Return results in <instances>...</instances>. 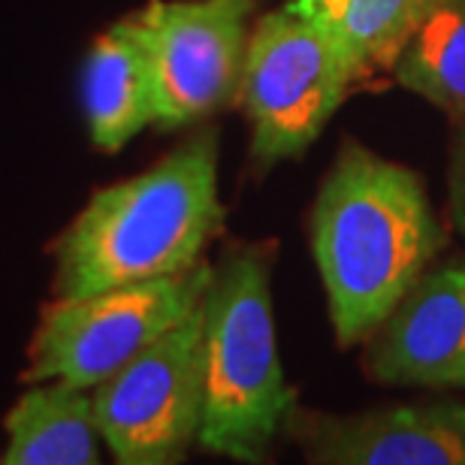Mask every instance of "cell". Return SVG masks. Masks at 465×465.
Listing matches in <instances>:
<instances>
[{"mask_svg":"<svg viewBox=\"0 0 465 465\" xmlns=\"http://www.w3.org/2000/svg\"><path fill=\"white\" fill-rule=\"evenodd\" d=\"M441 245L420 175L348 139L312 209V251L339 345L375 336Z\"/></svg>","mask_w":465,"mask_h":465,"instance_id":"6da1fadb","label":"cell"},{"mask_svg":"<svg viewBox=\"0 0 465 465\" xmlns=\"http://www.w3.org/2000/svg\"><path fill=\"white\" fill-rule=\"evenodd\" d=\"M221 221L218 139L203 130L148 173L88 200L58 242V296L188 272Z\"/></svg>","mask_w":465,"mask_h":465,"instance_id":"7a4b0ae2","label":"cell"},{"mask_svg":"<svg viewBox=\"0 0 465 465\" xmlns=\"http://www.w3.org/2000/svg\"><path fill=\"white\" fill-rule=\"evenodd\" d=\"M269 266V245L230 251L203 300L206 362L197 441L236 462L263 460L296 408V390L278 357Z\"/></svg>","mask_w":465,"mask_h":465,"instance_id":"3957f363","label":"cell"},{"mask_svg":"<svg viewBox=\"0 0 465 465\" xmlns=\"http://www.w3.org/2000/svg\"><path fill=\"white\" fill-rule=\"evenodd\" d=\"M215 269L118 284L85 296H58L43 312L25 381H64L94 390L206 300Z\"/></svg>","mask_w":465,"mask_h":465,"instance_id":"277c9868","label":"cell"},{"mask_svg":"<svg viewBox=\"0 0 465 465\" xmlns=\"http://www.w3.org/2000/svg\"><path fill=\"white\" fill-rule=\"evenodd\" d=\"M351 76L336 45L293 9L266 13L248 34L239 94L251 121V157L272 166L300 157L341 106Z\"/></svg>","mask_w":465,"mask_h":465,"instance_id":"5b68a950","label":"cell"},{"mask_svg":"<svg viewBox=\"0 0 465 465\" xmlns=\"http://www.w3.org/2000/svg\"><path fill=\"white\" fill-rule=\"evenodd\" d=\"M206 309L203 302L127 366L94 387L100 439L121 465H173L197 441L203 420Z\"/></svg>","mask_w":465,"mask_h":465,"instance_id":"8992f818","label":"cell"},{"mask_svg":"<svg viewBox=\"0 0 465 465\" xmlns=\"http://www.w3.org/2000/svg\"><path fill=\"white\" fill-rule=\"evenodd\" d=\"M254 0H152L127 22L152 61L166 130L215 113L239 91Z\"/></svg>","mask_w":465,"mask_h":465,"instance_id":"52a82bcc","label":"cell"},{"mask_svg":"<svg viewBox=\"0 0 465 465\" xmlns=\"http://www.w3.org/2000/svg\"><path fill=\"white\" fill-rule=\"evenodd\" d=\"M293 439L321 465H465V405L420 402L362 414L293 408Z\"/></svg>","mask_w":465,"mask_h":465,"instance_id":"ba28073f","label":"cell"},{"mask_svg":"<svg viewBox=\"0 0 465 465\" xmlns=\"http://www.w3.org/2000/svg\"><path fill=\"white\" fill-rule=\"evenodd\" d=\"M381 384L465 387V263L423 272L371 336Z\"/></svg>","mask_w":465,"mask_h":465,"instance_id":"9c48e42d","label":"cell"},{"mask_svg":"<svg viewBox=\"0 0 465 465\" xmlns=\"http://www.w3.org/2000/svg\"><path fill=\"white\" fill-rule=\"evenodd\" d=\"M82 104L91 139L104 152H118L139 130L154 124V73L127 18H121L91 45L82 70Z\"/></svg>","mask_w":465,"mask_h":465,"instance_id":"30bf717a","label":"cell"},{"mask_svg":"<svg viewBox=\"0 0 465 465\" xmlns=\"http://www.w3.org/2000/svg\"><path fill=\"white\" fill-rule=\"evenodd\" d=\"M4 465H94L100 430L85 390L45 381L18 399L6 414Z\"/></svg>","mask_w":465,"mask_h":465,"instance_id":"8fae6325","label":"cell"},{"mask_svg":"<svg viewBox=\"0 0 465 465\" xmlns=\"http://www.w3.org/2000/svg\"><path fill=\"white\" fill-rule=\"evenodd\" d=\"M432 0H287L336 45L351 82L390 70L417 18Z\"/></svg>","mask_w":465,"mask_h":465,"instance_id":"7c38bea8","label":"cell"},{"mask_svg":"<svg viewBox=\"0 0 465 465\" xmlns=\"http://www.w3.org/2000/svg\"><path fill=\"white\" fill-rule=\"evenodd\" d=\"M390 73L411 94L453 118L465 115V0H432Z\"/></svg>","mask_w":465,"mask_h":465,"instance_id":"4fadbf2b","label":"cell"},{"mask_svg":"<svg viewBox=\"0 0 465 465\" xmlns=\"http://www.w3.org/2000/svg\"><path fill=\"white\" fill-rule=\"evenodd\" d=\"M448 206L450 221L457 232L465 239V115L457 118L450 145V170H448Z\"/></svg>","mask_w":465,"mask_h":465,"instance_id":"5bb4252c","label":"cell"}]
</instances>
